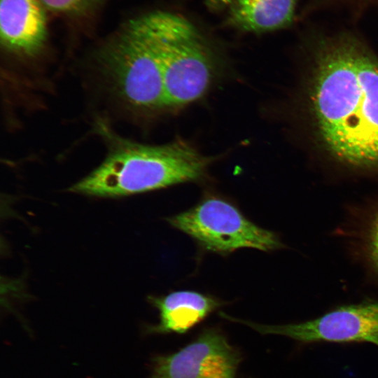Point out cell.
I'll list each match as a JSON object with an SVG mask.
<instances>
[{
    "label": "cell",
    "mask_w": 378,
    "mask_h": 378,
    "mask_svg": "<svg viewBox=\"0 0 378 378\" xmlns=\"http://www.w3.org/2000/svg\"><path fill=\"white\" fill-rule=\"evenodd\" d=\"M46 8L42 0H1L2 44L22 55L37 54L47 36Z\"/></svg>",
    "instance_id": "8"
},
{
    "label": "cell",
    "mask_w": 378,
    "mask_h": 378,
    "mask_svg": "<svg viewBox=\"0 0 378 378\" xmlns=\"http://www.w3.org/2000/svg\"><path fill=\"white\" fill-rule=\"evenodd\" d=\"M239 360L225 337L211 329L178 351L155 357L148 378H235Z\"/></svg>",
    "instance_id": "7"
},
{
    "label": "cell",
    "mask_w": 378,
    "mask_h": 378,
    "mask_svg": "<svg viewBox=\"0 0 378 378\" xmlns=\"http://www.w3.org/2000/svg\"><path fill=\"white\" fill-rule=\"evenodd\" d=\"M104 0H42L46 8L67 15L85 14Z\"/></svg>",
    "instance_id": "11"
},
{
    "label": "cell",
    "mask_w": 378,
    "mask_h": 378,
    "mask_svg": "<svg viewBox=\"0 0 378 378\" xmlns=\"http://www.w3.org/2000/svg\"><path fill=\"white\" fill-rule=\"evenodd\" d=\"M214 157L177 138L161 145L120 142L88 176L73 185L74 192L118 197L203 179Z\"/></svg>",
    "instance_id": "2"
},
{
    "label": "cell",
    "mask_w": 378,
    "mask_h": 378,
    "mask_svg": "<svg viewBox=\"0 0 378 378\" xmlns=\"http://www.w3.org/2000/svg\"><path fill=\"white\" fill-rule=\"evenodd\" d=\"M299 0H234L226 24L240 31L265 33L290 27Z\"/></svg>",
    "instance_id": "10"
},
{
    "label": "cell",
    "mask_w": 378,
    "mask_h": 378,
    "mask_svg": "<svg viewBox=\"0 0 378 378\" xmlns=\"http://www.w3.org/2000/svg\"><path fill=\"white\" fill-rule=\"evenodd\" d=\"M234 0H205L206 7L212 11L228 8Z\"/></svg>",
    "instance_id": "13"
},
{
    "label": "cell",
    "mask_w": 378,
    "mask_h": 378,
    "mask_svg": "<svg viewBox=\"0 0 378 378\" xmlns=\"http://www.w3.org/2000/svg\"><path fill=\"white\" fill-rule=\"evenodd\" d=\"M311 106L318 136L337 160L378 169V60L354 35L318 46Z\"/></svg>",
    "instance_id": "1"
},
{
    "label": "cell",
    "mask_w": 378,
    "mask_h": 378,
    "mask_svg": "<svg viewBox=\"0 0 378 378\" xmlns=\"http://www.w3.org/2000/svg\"><path fill=\"white\" fill-rule=\"evenodd\" d=\"M150 301L159 311L157 325L147 328L148 333H184L201 322L223 303L217 299L193 290L174 291Z\"/></svg>",
    "instance_id": "9"
},
{
    "label": "cell",
    "mask_w": 378,
    "mask_h": 378,
    "mask_svg": "<svg viewBox=\"0 0 378 378\" xmlns=\"http://www.w3.org/2000/svg\"><path fill=\"white\" fill-rule=\"evenodd\" d=\"M158 39L163 68L167 111H177L202 98L218 71L214 52L184 17L168 11L146 13Z\"/></svg>",
    "instance_id": "4"
},
{
    "label": "cell",
    "mask_w": 378,
    "mask_h": 378,
    "mask_svg": "<svg viewBox=\"0 0 378 378\" xmlns=\"http://www.w3.org/2000/svg\"><path fill=\"white\" fill-rule=\"evenodd\" d=\"M370 254L374 264L378 268V216L372 230L370 239Z\"/></svg>",
    "instance_id": "12"
},
{
    "label": "cell",
    "mask_w": 378,
    "mask_h": 378,
    "mask_svg": "<svg viewBox=\"0 0 378 378\" xmlns=\"http://www.w3.org/2000/svg\"><path fill=\"white\" fill-rule=\"evenodd\" d=\"M263 335L302 342H369L378 347V302L338 307L316 318L284 325H262L238 320Z\"/></svg>",
    "instance_id": "6"
},
{
    "label": "cell",
    "mask_w": 378,
    "mask_h": 378,
    "mask_svg": "<svg viewBox=\"0 0 378 378\" xmlns=\"http://www.w3.org/2000/svg\"><path fill=\"white\" fill-rule=\"evenodd\" d=\"M167 220L203 249L220 254L244 248L270 251L281 246L274 232L255 225L237 206L219 197H206Z\"/></svg>",
    "instance_id": "5"
},
{
    "label": "cell",
    "mask_w": 378,
    "mask_h": 378,
    "mask_svg": "<svg viewBox=\"0 0 378 378\" xmlns=\"http://www.w3.org/2000/svg\"><path fill=\"white\" fill-rule=\"evenodd\" d=\"M370 6L374 8H378V0H366Z\"/></svg>",
    "instance_id": "14"
},
{
    "label": "cell",
    "mask_w": 378,
    "mask_h": 378,
    "mask_svg": "<svg viewBox=\"0 0 378 378\" xmlns=\"http://www.w3.org/2000/svg\"><path fill=\"white\" fill-rule=\"evenodd\" d=\"M101 58L111 88L127 107L142 115L167 111L160 48L146 14L127 22Z\"/></svg>",
    "instance_id": "3"
}]
</instances>
